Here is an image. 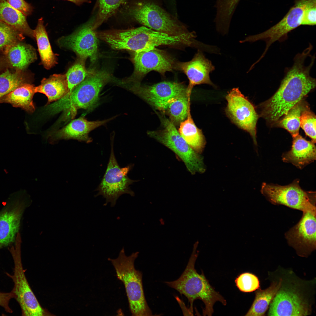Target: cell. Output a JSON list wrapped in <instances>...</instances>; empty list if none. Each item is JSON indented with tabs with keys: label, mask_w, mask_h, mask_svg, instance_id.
<instances>
[{
	"label": "cell",
	"mask_w": 316,
	"mask_h": 316,
	"mask_svg": "<svg viewBox=\"0 0 316 316\" xmlns=\"http://www.w3.org/2000/svg\"><path fill=\"white\" fill-rule=\"evenodd\" d=\"M111 142V152L107 168L96 189L98 192L95 196L102 195L105 199V205L110 203L111 206L114 207L122 195L127 194L134 196V192L130 186L136 181L130 179L128 176L133 164H130L123 168L119 165L114 152L113 138Z\"/></svg>",
	"instance_id": "obj_8"
},
{
	"label": "cell",
	"mask_w": 316,
	"mask_h": 316,
	"mask_svg": "<svg viewBox=\"0 0 316 316\" xmlns=\"http://www.w3.org/2000/svg\"><path fill=\"white\" fill-rule=\"evenodd\" d=\"M36 87L25 83L0 98V103H7L16 107H20L30 113L35 110L32 100L36 92Z\"/></svg>",
	"instance_id": "obj_22"
},
{
	"label": "cell",
	"mask_w": 316,
	"mask_h": 316,
	"mask_svg": "<svg viewBox=\"0 0 316 316\" xmlns=\"http://www.w3.org/2000/svg\"><path fill=\"white\" fill-rule=\"evenodd\" d=\"M300 127L305 133L312 139L311 141L316 142V116L308 108L304 111L300 117Z\"/></svg>",
	"instance_id": "obj_36"
},
{
	"label": "cell",
	"mask_w": 316,
	"mask_h": 316,
	"mask_svg": "<svg viewBox=\"0 0 316 316\" xmlns=\"http://www.w3.org/2000/svg\"><path fill=\"white\" fill-rule=\"evenodd\" d=\"M123 5L127 16L154 30L174 36L190 32L178 19L151 0H132Z\"/></svg>",
	"instance_id": "obj_4"
},
{
	"label": "cell",
	"mask_w": 316,
	"mask_h": 316,
	"mask_svg": "<svg viewBox=\"0 0 316 316\" xmlns=\"http://www.w3.org/2000/svg\"><path fill=\"white\" fill-rule=\"evenodd\" d=\"M261 192L274 204L283 205L303 212H316L315 193L303 190L297 180L284 186L263 183Z\"/></svg>",
	"instance_id": "obj_9"
},
{
	"label": "cell",
	"mask_w": 316,
	"mask_h": 316,
	"mask_svg": "<svg viewBox=\"0 0 316 316\" xmlns=\"http://www.w3.org/2000/svg\"><path fill=\"white\" fill-rule=\"evenodd\" d=\"M126 0H98V11L96 15L94 27L97 28L115 15Z\"/></svg>",
	"instance_id": "obj_31"
},
{
	"label": "cell",
	"mask_w": 316,
	"mask_h": 316,
	"mask_svg": "<svg viewBox=\"0 0 316 316\" xmlns=\"http://www.w3.org/2000/svg\"><path fill=\"white\" fill-rule=\"evenodd\" d=\"M36 92L45 95L48 101L47 104L57 101L68 92L66 75L55 74L47 78H44L39 86L36 87Z\"/></svg>",
	"instance_id": "obj_23"
},
{
	"label": "cell",
	"mask_w": 316,
	"mask_h": 316,
	"mask_svg": "<svg viewBox=\"0 0 316 316\" xmlns=\"http://www.w3.org/2000/svg\"><path fill=\"white\" fill-rule=\"evenodd\" d=\"M138 254L136 252L126 256L123 247L117 258H109L108 260L113 266L118 279L124 285L132 315L152 316V311L144 293L142 273L135 269L134 266V262Z\"/></svg>",
	"instance_id": "obj_5"
},
{
	"label": "cell",
	"mask_w": 316,
	"mask_h": 316,
	"mask_svg": "<svg viewBox=\"0 0 316 316\" xmlns=\"http://www.w3.org/2000/svg\"><path fill=\"white\" fill-rule=\"evenodd\" d=\"M189 95L183 93L171 99L168 102L165 111L169 114L171 121L179 124L186 119L190 109Z\"/></svg>",
	"instance_id": "obj_29"
},
{
	"label": "cell",
	"mask_w": 316,
	"mask_h": 316,
	"mask_svg": "<svg viewBox=\"0 0 316 316\" xmlns=\"http://www.w3.org/2000/svg\"><path fill=\"white\" fill-rule=\"evenodd\" d=\"M296 287L281 286L271 302L268 312L269 316L309 315L311 309L308 302Z\"/></svg>",
	"instance_id": "obj_15"
},
{
	"label": "cell",
	"mask_w": 316,
	"mask_h": 316,
	"mask_svg": "<svg viewBox=\"0 0 316 316\" xmlns=\"http://www.w3.org/2000/svg\"><path fill=\"white\" fill-rule=\"evenodd\" d=\"M299 222L285 234L288 244L301 256L316 248V212L306 211Z\"/></svg>",
	"instance_id": "obj_16"
},
{
	"label": "cell",
	"mask_w": 316,
	"mask_h": 316,
	"mask_svg": "<svg viewBox=\"0 0 316 316\" xmlns=\"http://www.w3.org/2000/svg\"><path fill=\"white\" fill-rule=\"evenodd\" d=\"M129 89L156 109L164 111L171 99L188 92L187 88L182 83L169 81L151 85L134 83Z\"/></svg>",
	"instance_id": "obj_14"
},
{
	"label": "cell",
	"mask_w": 316,
	"mask_h": 316,
	"mask_svg": "<svg viewBox=\"0 0 316 316\" xmlns=\"http://www.w3.org/2000/svg\"><path fill=\"white\" fill-rule=\"evenodd\" d=\"M308 107L301 100L293 107L285 115L279 124L287 130L293 137L299 134L300 127V117L303 111Z\"/></svg>",
	"instance_id": "obj_30"
},
{
	"label": "cell",
	"mask_w": 316,
	"mask_h": 316,
	"mask_svg": "<svg viewBox=\"0 0 316 316\" xmlns=\"http://www.w3.org/2000/svg\"><path fill=\"white\" fill-rule=\"evenodd\" d=\"M0 20L22 33L35 37L33 30L28 25L26 16L11 6L6 0H0Z\"/></svg>",
	"instance_id": "obj_24"
},
{
	"label": "cell",
	"mask_w": 316,
	"mask_h": 316,
	"mask_svg": "<svg viewBox=\"0 0 316 316\" xmlns=\"http://www.w3.org/2000/svg\"><path fill=\"white\" fill-rule=\"evenodd\" d=\"M21 238L20 235H17L15 246L8 250L12 256L14 263L13 275L6 273L14 283L11 291L14 298L19 304L23 316H43L49 315L50 313L42 308L32 291L25 275L21 255Z\"/></svg>",
	"instance_id": "obj_7"
},
{
	"label": "cell",
	"mask_w": 316,
	"mask_h": 316,
	"mask_svg": "<svg viewBox=\"0 0 316 316\" xmlns=\"http://www.w3.org/2000/svg\"><path fill=\"white\" fill-rule=\"evenodd\" d=\"M6 0L11 6L26 16L31 15L33 12V6L24 0Z\"/></svg>",
	"instance_id": "obj_38"
},
{
	"label": "cell",
	"mask_w": 316,
	"mask_h": 316,
	"mask_svg": "<svg viewBox=\"0 0 316 316\" xmlns=\"http://www.w3.org/2000/svg\"><path fill=\"white\" fill-rule=\"evenodd\" d=\"M187 118L180 123L178 132L187 143L195 152L200 153L203 151L206 140L202 130L194 123L190 115V109Z\"/></svg>",
	"instance_id": "obj_25"
},
{
	"label": "cell",
	"mask_w": 316,
	"mask_h": 316,
	"mask_svg": "<svg viewBox=\"0 0 316 316\" xmlns=\"http://www.w3.org/2000/svg\"><path fill=\"white\" fill-rule=\"evenodd\" d=\"M160 117L162 129L149 131L148 135L174 152L192 174L204 172L205 168L202 157L187 143L171 120L164 116Z\"/></svg>",
	"instance_id": "obj_6"
},
{
	"label": "cell",
	"mask_w": 316,
	"mask_h": 316,
	"mask_svg": "<svg viewBox=\"0 0 316 316\" xmlns=\"http://www.w3.org/2000/svg\"><path fill=\"white\" fill-rule=\"evenodd\" d=\"M33 31L42 63L45 68L49 69L57 63L56 59L52 51L42 18L38 20Z\"/></svg>",
	"instance_id": "obj_27"
},
{
	"label": "cell",
	"mask_w": 316,
	"mask_h": 316,
	"mask_svg": "<svg viewBox=\"0 0 316 316\" xmlns=\"http://www.w3.org/2000/svg\"><path fill=\"white\" fill-rule=\"evenodd\" d=\"M20 71L11 72L7 70L0 74V98L23 84L27 83Z\"/></svg>",
	"instance_id": "obj_32"
},
{
	"label": "cell",
	"mask_w": 316,
	"mask_h": 316,
	"mask_svg": "<svg viewBox=\"0 0 316 316\" xmlns=\"http://www.w3.org/2000/svg\"><path fill=\"white\" fill-rule=\"evenodd\" d=\"M109 75L101 71L88 75L70 92L51 104L53 111L64 113L65 120L73 118L79 109H89L96 104L104 85L108 81Z\"/></svg>",
	"instance_id": "obj_3"
},
{
	"label": "cell",
	"mask_w": 316,
	"mask_h": 316,
	"mask_svg": "<svg viewBox=\"0 0 316 316\" xmlns=\"http://www.w3.org/2000/svg\"><path fill=\"white\" fill-rule=\"evenodd\" d=\"M22 33L11 26L0 20V50L22 37Z\"/></svg>",
	"instance_id": "obj_34"
},
{
	"label": "cell",
	"mask_w": 316,
	"mask_h": 316,
	"mask_svg": "<svg viewBox=\"0 0 316 316\" xmlns=\"http://www.w3.org/2000/svg\"><path fill=\"white\" fill-rule=\"evenodd\" d=\"M308 0L296 1L294 5L278 23L263 32L246 37L242 42H254L259 40L265 41L266 47L259 59L261 60L272 44L276 41L281 42L286 40L288 33L302 25L304 12Z\"/></svg>",
	"instance_id": "obj_10"
},
{
	"label": "cell",
	"mask_w": 316,
	"mask_h": 316,
	"mask_svg": "<svg viewBox=\"0 0 316 316\" xmlns=\"http://www.w3.org/2000/svg\"><path fill=\"white\" fill-rule=\"evenodd\" d=\"M176 68L182 71L188 77L189 84L187 90L190 95L193 87L196 85L207 84L215 87L209 75L210 73L214 70V66L200 50L190 61L175 63Z\"/></svg>",
	"instance_id": "obj_17"
},
{
	"label": "cell",
	"mask_w": 316,
	"mask_h": 316,
	"mask_svg": "<svg viewBox=\"0 0 316 316\" xmlns=\"http://www.w3.org/2000/svg\"><path fill=\"white\" fill-rule=\"evenodd\" d=\"M4 50L9 64L18 71L25 69L37 59L34 48L30 45L23 43L15 42Z\"/></svg>",
	"instance_id": "obj_21"
},
{
	"label": "cell",
	"mask_w": 316,
	"mask_h": 316,
	"mask_svg": "<svg viewBox=\"0 0 316 316\" xmlns=\"http://www.w3.org/2000/svg\"><path fill=\"white\" fill-rule=\"evenodd\" d=\"M84 60L80 59L68 71L66 78L69 92H71L77 86L82 82L88 75L85 68Z\"/></svg>",
	"instance_id": "obj_33"
},
{
	"label": "cell",
	"mask_w": 316,
	"mask_h": 316,
	"mask_svg": "<svg viewBox=\"0 0 316 316\" xmlns=\"http://www.w3.org/2000/svg\"><path fill=\"white\" fill-rule=\"evenodd\" d=\"M282 279L279 281L273 282L267 288L257 289L253 303L245 316H264L278 290L281 283Z\"/></svg>",
	"instance_id": "obj_26"
},
{
	"label": "cell",
	"mask_w": 316,
	"mask_h": 316,
	"mask_svg": "<svg viewBox=\"0 0 316 316\" xmlns=\"http://www.w3.org/2000/svg\"><path fill=\"white\" fill-rule=\"evenodd\" d=\"M115 117L101 121H89L84 117H81L72 120L63 128L54 133L51 136V141L73 139L87 143H90L92 140L89 136V133L95 128L105 124Z\"/></svg>",
	"instance_id": "obj_19"
},
{
	"label": "cell",
	"mask_w": 316,
	"mask_h": 316,
	"mask_svg": "<svg viewBox=\"0 0 316 316\" xmlns=\"http://www.w3.org/2000/svg\"><path fill=\"white\" fill-rule=\"evenodd\" d=\"M311 51L307 47L296 55L293 66L286 68L284 76L277 90L263 104L262 115L268 121H277L315 87V79L310 75L315 55L310 56L308 65L305 63Z\"/></svg>",
	"instance_id": "obj_1"
},
{
	"label": "cell",
	"mask_w": 316,
	"mask_h": 316,
	"mask_svg": "<svg viewBox=\"0 0 316 316\" xmlns=\"http://www.w3.org/2000/svg\"><path fill=\"white\" fill-rule=\"evenodd\" d=\"M316 0H309L304 13L302 25H314L316 24Z\"/></svg>",
	"instance_id": "obj_37"
},
{
	"label": "cell",
	"mask_w": 316,
	"mask_h": 316,
	"mask_svg": "<svg viewBox=\"0 0 316 316\" xmlns=\"http://www.w3.org/2000/svg\"><path fill=\"white\" fill-rule=\"evenodd\" d=\"M226 99L227 116L238 127L248 133L256 144V127L258 116L253 105L238 88L232 89Z\"/></svg>",
	"instance_id": "obj_11"
},
{
	"label": "cell",
	"mask_w": 316,
	"mask_h": 316,
	"mask_svg": "<svg viewBox=\"0 0 316 316\" xmlns=\"http://www.w3.org/2000/svg\"><path fill=\"white\" fill-rule=\"evenodd\" d=\"M235 282L238 289L243 292H252L260 287V282L257 277L249 272L241 274L236 278Z\"/></svg>",
	"instance_id": "obj_35"
},
{
	"label": "cell",
	"mask_w": 316,
	"mask_h": 316,
	"mask_svg": "<svg viewBox=\"0 0 316 316\" xmlns=\"http://www.w3.org/2000/svg\"><path fill=\"white\" fill-rule=\"evenodd\" d=\"M240 0H215L214 19L217 30L223 35L229 31L233 16Z\"/></svg>",
	"instance_id": "obj_28"
},
{
	"label": "cell",
	"mask_w": 316,
	"mask_h": 316,
	"mask_svg": "<svg viewBox=\"0 0 316 316\" xmlns=\"http://www.w3.org/2000/svg\"><path fill=\"white\" fill-rule=\"evenodd\" d=\"M96 17L93 16L71 34L58 40L61 47L72 50L85 60L89 57L92 62L96 59L98 50L97 36L94 25Z\"/></svg>",
	"instance_id": "obj_13"
},
{
	"label": "cell",
	"mask_w": 316,
	"mask_h": 316,
	"mask_svg": "<svg viewBox=\"0 0 316 316\" xmlns=\"http://www.w3.org/2000/svg\"><path fill=\"white\" fill-rule=\"evenodd\" d=\"M24 207L21 201H14L0 211V249L15 241Z\"/></svg>",
	"instance_id": "obj_18"
},
{
	"label": "cell",
	"mask_w": 316,
	"mask_h": 316,
	"mask_svg": "<svg viewBox=\"0 0 316 316\" xmlns=\"http://www.w3.org/2000/svg\"><path fill=\"white\" fill-rule=\"evenodd\" d=\"M66 0L72 2L76 5L80 6L85 3H90L91 0Z\"/></svg>",
	"instance_id": "obj_39"
},
{
	"label": "cell",
	"mask_w": 316,
	"mask_h": 316,
	"mask_svg": "<svg viewBox=\"0 0 316 316\" xmlns=\"http://www.w3.org/2000/svg\"><path fill=\"white\" fill-rule=\"evenodd\" d=\"M293 138L291 148L283 154L282 160L302 169L316 160V147L314 143L306 140L299 134Z\"/></svg>",
	"instance_id": "obj_20"
},
{
	"label": "cell",
	"mask_w": 316,
	"mask_h": 316,
	"mask_svg": "<svg viewBox=\"0 0 316 316\" xmlns=\"http://www.w3.org/2000/svg\"><path fill=\"white\" fill-rule=\"evenodd\" d=\"M133 61L134 71L131 77L123 83H140V80L148 73L156 71L164 75L167 72L175 68L174 59L162 50L155 48L148 50L135 52Z\"/></svg>",
	"instance_id": "obj_12"
},
{
	"label": "cell",
	"mask_w": 316,
	"mask_h": 316,
	"mask_svg": "<svg viewBox=\"0 0 316 316\" xmlns=\"http://www.w3.org/2000/svg\"><path fill=\"white\" fill-rule=\"evenodd\" d=\"M197 256L194 250L181 276L175 281L165 283L187 298L190 304L189 309L193 315V302L199 299L205 305L202 311L203 315L212 316L214 312L213 306L216 302L219 301L225 305L226 302L211 285L203 272L199 274L197 272L195 266Z\"/></svg>",
	"instance_id": "obj_2"
}]
</instances>
